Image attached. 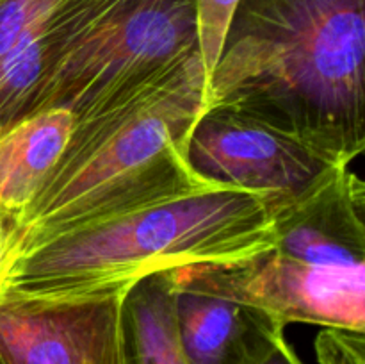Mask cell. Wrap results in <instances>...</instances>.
Listing matches in <instances>:
<instances>
[{"label": "cell", "instance_id": "obj_10", "mask_svg": "<svg viewBox=\"0 0 365 364\" xmlns=\"http://www.w3.org/2000/svg\"><path fill=\"white\" fill-rule=\"evenodd\" d=\"M66 109L25 116L0 132V209L20 214L57 166L73 131Z\"/></svg>", "mask_w": 365, "mask_h": 364}, {"label": "cell", "instance_id": "obj_9", "mask_svg": "<svg viewBox=\"0 0 365 364\" xmlns=\"http://www.w3.org/2000/svg\"><path fill=\"white\" fill-rule=\"evenodd\" d=\"M175 314L187 364H262L285 334L262 310L200 293L175 289Z\"/></svg>", "mask_w": 365, "mask_h": 364}, {"label": "cell", "instance_id": "obj_13", "mask_svg": "<svg viewBox=\"0 0 365 364\" xmlns=\"http://www.w3.org/2000/svg\"><path fill=\"white\" fill-rule=\"evenodd\" d=\"M314 346L319 364H365V339L360 332L323 328Z\"/></svg>", "mask_w": 365, "mask_h": 364}, {"label": "cell", "instance_id": "obj_15", "mask_svg": "<svg viewBox=\"0 0 365 364\" xmlns=\"http://www.w3.org/2000/svg\"><path fill=\"white\" fill-rule=\"evenodd\" d=\"M262 364H303V360L299 359V355L296 353V350L289 345V341L285 339V334L280 335V339L277 341L274 348L271 350V353L267 355V359Z\"/></svg>", "mask_w": 365, "mask_h": 364}, {"label": "cell", "instance_id": "obj_2", "mask_svg": "<svg viewBox=\"0 0 365 364\" xmlns=\"http://www.w3.org/2000/svg\"><path fill=\"white\" fill-rule=\"evenodd\" d=\"M289 128L351 164L365 148V0H241L207 107Z\"/></svg>", "mask_w": 365, "mask_h": 364}, {"label": "cell", "instance_id": "obj_4", "mask_svg": "<svg viewBox=\"0 0 365 364\" xmlns=\"http://www.w3.org/2000/svg\"><path fill=\"white\" fill-rule=\"evenodd\" d=\"M196 0H64L46 24L45 70L29 116L75 118L198 52Z\"/></svg>", "mask_w": 365, "mask_h": 364}, {"label": "cell", "instance_id": "obj_12", "mask_svg": "<svg viewBox=\"0 0 365 364\" xmlns=\"http://www.w3.org/2000/svg\"><path fill=\"white\" fill-rule=\"evenodd\" d=\"M241 0H196V41L207 77L216 68Z\"/></svg>", "mask_w": 365, "mask_h": 364}, {"label": "cell", "instance_id": "obj_8", "mask_svg": "<svg viewBox=\"0 0 365 364\" xmlns=\"http://www.w3.org/2000/svg\"><path fill=\"white\" fill-rule=\"evenodd\" d=\"M269 213L278 252L317 266H365V186L351 166Z\"/></svg>", "mask_w": 365, "mask_h": 364}, {"label": "cell", "instance_id": "obj_14", "mask_svg": "<svg viewBox=\"0 0 365 364\" xmlns=\"http://www.w3.org/2000/svg\"><path fill=\"white\" fill-rule=\"evenodd\" d=\"M24 253V227L18 214L0 209V302L9 285L14 266Z\"/></svg>", "mask_w": 365, "mask_h": 364}, {"label": "cell", "instance_id": "obj_6", "mask_svg": "<svg viewBox=\"0 0 365 364\" xmlns=\"http://www.w3.org/2000/svg\"><path fill=\"white\" fill-rule=\"evenodd\" d=\"M187 161L205 181L257 193L269 211L351 166L289 128L228 106L203 111L189 138Z\"/></svg>", "mask_w": 365, "mask_h": 364}, {"label": "cell", "instance_id": "obj_7", "mask_svg": "<svg viewBox=\"0 0 365 364\" xmlns=\"http://www.w3.org/2000/svg\"><path fill=\"white\" fill-rule=\"evenodd\" d=\"M125 298L4 295L0 364H130Z\"/></svg>", "mask_w": 365, "mask_h": 364}, {"label": "cell", "instance_id": "obj_5", "mask_svg": "<svg viewBox=\"0 0 365 364\" xmlns=\"http://www.w3.org/2000/svg\"><path fill=\"white\" fill-rule=\"evenodd\" d=\"M178 291L242 303L284 323L365 332V266H317L271 248L234 263L171 270Z\"/></svg>", "mask_w": 365, "mask_h": 364}, {"label": "cell", "instance_id": "obj_11", "mask_svg": "<svg viewBox=\"0 0 365 364\" xmlns=\"http://www.w3.org/2000/svg\"><path fill=\"white\" fill-rule=\"evenodd\" d=\"M130 364H187L182 353L170 271L143 278L125 298Z\"/></svg>", "mask_w": 365, "mask_h": 364}, {"label": "cell", "instance_id": "obj_3", "mask_svg": "<svg viewBox=\"0 0 365 364\" xmlns=\"http://www.w3.org/2000/svg\"><path fill=\"white\" fill-rule=\"evenodd\" d=\"M274 246L257 193L216 189L70 228L21 256L6 295L43 300L128 295L143 278L234 263Z\"/></svg>", "mask_w": 365, "mask_h": 364}, {"label": "cell", "instance_id": "obj_1", "mask_svg": "<svg viewBox=\"0 0 365 364\" xmlns=\"http://www.w3.org/2000/svg\"><path fill=\"white\" fill-rule=\"evenodd\" d=\"M207 81L192 52L75 118L59 163L18 214L24 253L70 228L227 189L200 177L187 161L189 138L207 106Z\"/></svg>", "mask_w": 365, "mask_h": 364}]
</instances>
